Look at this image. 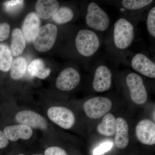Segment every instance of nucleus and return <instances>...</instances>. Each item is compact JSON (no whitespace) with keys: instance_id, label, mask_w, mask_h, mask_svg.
<instances>
[{"instance_id":"1","label":"nucleus","mask_w":155,"mask_h":155,"mask_svg":"<svg viewBox=\"0 0 155 155\" xmlns=\"http://www.w3.org/2000/svg\"><path fill=\"white\" fill-rule=\"evenodd\" d=\"M100 45L99 38L94 31L87 29L78 31L75 38V46L81 55L91 57L98 51Z\"/></svg>"},{"instance_id":"2","label":"nucleus","mask_w":155,"mask_h":155,"mask_svg":"<svg viewBox=\"0 0 155 155\" xmlns=\"http://www.w3.org/2000/svg\"><path fill=\"white\" fill-rule=\"evenodd\" d=\"M114 38L115 45L119 49L129 47L134 38L133 25L125 18L118 19L114 24Z\"/></svg>"},{"instance_id":"3","label":"nucleus","mask_w":155,"mask_h":155,"mask_svg":"<svg viewBox=\"0 0 155 155\" xmlns=\"http://www.w3.org/2000/svg\"><path fill=\"white\" fill-rule=\"evenodd\" d=\"M58 31L57 26L51 23L40 27L32 39L36 50L44 52L51 50L55 43Z\"/></svg>"},{"instance_id":"4","label":"nucleus","mask_w":155,"mask_h":155,"mask_svg":"<svg viewBox=\"0 0 155 155\" xmlns=\"http://www.w3.org/2000/svg\"><path fill=\"white\" fill-rule=\"evenodd\" d=\"M87 24L94 30L104 31L110 25V18L105 11L95 2L89 4L86 16Z\"/></svg>"},{"instance_id":"5","label":"nucleus","mask_w":155,"mask_h":155,"mask_svg":"<svg viewBox=\"0 0 155 155\" xmlns=\"http://www.w3.org/2000/svg\"><path fill=\"white\" fill-rule=\"evenodd\" d=\"M47 114L50 120L64 129H70L75 124V114L71 110L66 107H50L48 109Z\"/></svg>"},{"instance_id":"6","label":"nucleus","mask_w":155,"mask_h":155,"mask_svg":"<svg viewBox=\"0 0 155 155\" xmlns=\"http://www.w3.org/2000/svg\"><path fill=\"white\" fill-rule=\"evenodd\" d=\"M112 103L110 99L96 97L90 99L84 104L83 108L87 116L96 119L104 116L111 110Z\"/></svg>"},{"instance_id":"7","label":"nucleus","mask_w":155,"mask_h":155,"mask_svg":"<svg viewBox=\"0 0 155 155\" xmlns=\"http://www.w3.org/2000/svg\"><path fill=\"white\" fill-rule=\"evenodd\" d=\"M126 83L134 102L139 105L144 104L147 99V93L141 76L137 73H130L126 78Z\"/></svg>"},{"instance_id":"8","label":"nucleus","mask_w":155,"mask_h":155,"mask_svg":"<svg viewBox=\"0 0 155 155\" xmlns=\"http://www.w3.org/2000/svg\"><path fill=\"white\" fill-rule=\"evenodd\" d=\"M16 122L31 127L32 129L41 130H47L48 123L47 120L40 114L35 111L24 110L17 112L15 116Z\"/></svg>"},{"instance_id":"9","label":"nucleus","mask_w":155,"mask_h":155,"mask_svg":"<svg viewBox=\"0 0 155 155\" xmlns=\"http://www.w3.org/2000/svg\"><path fill=\"white\" fill-rule=\"evenodd\" d=\"M81 76L76 69L68 67L62 71L57 78L56 86L62 91H70L79 84Z\"/></svg>"},{"instance_id":"10","label":"nucleus","mask_w":155,"mask_h":155,"mask_svg":"<svg viewBox=\"0 0 155 155\" xmlns=\"http://www.w3.org/2000/svg\"><path fill=\"white\" fill-rule=\"evenodd\" d=\"M137 138L141 143L148 145L155 143V124L148 119H143L136 126Z\"/></svg>"},{"instance_id":"11","label":"nucleus","mask_w":155,"mask_h":155,"mask_svg":"<svg viewBox=\"0 0 155 155\" xmlns=\"http://www.w3.org/2000/svg\"><path fill=\"white\" fill-rule=\"evenodd\" d=\"M112 73L107 66L101 65L95 72L93 87L96 91L103 92L108 90L112 84Z\"/></svg>"},{"instance_id":"12","label":"nucleus","mask_w":155,"mask_h":155,"mask_svg":"<svg viewBox=\"0 0 155 155\" xmlns=\"http://www.w3.org/2000/svg\"><path fill=\"white\" fill-rule=\"evenodd\" d=\"M131 66L136 72L151 78H155V64L147 56L141 53L136 54L131 61Z\"/></svg>"},{"instance_id":"13","label":"nucleus","mask_w":155,"mask_h":155,"mask_svg":"<svg viewBox=\"0 0 155 155\" xmlns=\"http://www.w3.org/2000/svg\"><path fill=\"white\" fill-rule=\"evenodd\" d=\"M6 137L10 141L15 142L19 139L28 140L33 135V129L22 124L9 125L3 131Z\"/></svg>"},{"instance_id":"14","label":"nucleus","mask_w":155,"mask_h":155,"mask_svg":"<svg viewBox=\"0 0 155 155\" xmlns=\"http://www.w3.org/2000/svg\"><path fill=\"white\" fill-rule=\"evenodd\" d=\"M40 26V20L36 13L31 12L25 17L22 26V33L28 42L32 41Z\"/></svg>"},{"instance_id":"15","label":"nucleus","mask_w":155,"mask_h":155,"mask_svg":"<svg viewBox=\"0 0 155 155\" xmlns=\"http://www.w3.org/2000/svg\"><path fill=\"white\" fill-rule=\"evenodd\" d=\"M129 127L126 120L122 117L116 119V131L115 142L116 147L120 149L125 148L129 141Z\"/></svg>"},{"instance_id":"16","label":"nucleus","mask_w":155,"mask_h":155,"mask_svg":"<svg viewBox=\"0 0 155 155\" xmlns=\"http://www.w3.org/2000/svg\"><path fill=\"white\" fill-rule=\"evenodd\" d=\"M59 7V3L55 0H39L35 4L36 14L41 19H49L57 12Z\"/></svg>"},{"instance_id":"17","label":"nucleus","mask_w":155,"mask_h":155,"mask_svg":"<svg viewBox=\"0 0 155 155\" xmlns=\"http://www.w3.org/2000/svg\"><path fill=\"white\" fill-rule=\"evenodd\" d=\"M100 134L107 137L115 135L116 131V119L114 115L107 113L104 116L102 121L97 127Z\"/></svg>"},{"instance_id":"18","label":"nucleus","mask_w":155,"mask_h":155,"mask_svg":"<svg viewBox=\"0 0 155 155\" xmlns=\"http://www.w3.org/2000/svg\"><path fill=\"white\" fill-rule=\"evenodd\" d=\"M25 47V39L22 31L18 28L14 29L12 33L11 52L13 55L17 57L23 53Z\"/></svg>"},{"instance_id":"19","label":"nucleus","mask_w":155,"mask_h":155,"mask_svg":"<svg viewBox=\"0 0 155 155\" xmlns=\"http://www.w3.org/2000/svg\"><path fill=\"white\" fill-rule=\"evenodd\" d=\"M28 70L31 75L42 79L46 78L51 73V69L45 68L44 63L40 59L31 61L28 66Z\"/></svg>"},{"instance_id":"20","label":"nucleus","mask_w":155,"mask_h":155,"mask_svg":"<svg viewBox=\"0 0 155 155\" xmlns=\"http://www.w3.org/2000/svg\"><path fill=\"white\" fill-rule=\"evenodd\" d=\"M27 63L25 58L18 57L13 61L10 75L11 78L18 80L22 78L26 72Z\"/></svg>"},{"instance_id":"21","label":"nucleus","mask_w":155,"mask_h":155,"mask_svg":"<svg viewBox=\"0 0 155 155\" xmlns=\"http://www.w3.org/2000/svg\"><path fill=\"white\" fill-rule=\"evenodd\" d=\"M11 50L7 45L0 43V70L8 72L11 69L13 63Z\"/></svg>"},{"instance_id":"22","label":"nucleus","mask_w":155,"mask_h":155,"mask_svg":"<svg viewBox=\"0 0 155 155\" xmlns=\"http://www.w3.org/2000/svg\"><path fill=\"white\" fill-rule=\"evenodd\" d=\"M74 17V13L71 9L68 7H64L58 9L53 15L52 19L59 24H65L70 22Z\"/></svg>"},{"instance_id":"23","label":"nucleus","mask_w":155,"mask_h":155,"mask_svg":"<svg viewBox=\"0 0 155 155\" xmlns=\"http://www.w3.org/2000/svg\"><path fill=\"white\" fill-rule=\"evenodd\" d=\"M153 2L152 0H123L122 5L128 10H136L146 7Z\"/></svg>"},{"instance_id":"24","label":"nucleus","mask_w":155,"mask_h":155,"mask_svg":"<svg viewBox=\"0 0 155 155\" xmlns=\"http://www.w3.org/2000/svg\"><path fill=\"white\" fill-rule=\"evenodd\" d=\"M24 1L21 0H11L4 4V8L8 13L15 14L22 8Z\"/></svg>"},{"instance_id":"25","label":"nucleus","mask_w":155,"mask_h":155,"mask_svg":"<svg viewBox=\"0 0 155 155\" xmlns=\"http://www.w3.org/2000/svg\"><path fill=\"white\" fill-rule=\"evenodd\" d=\"M147 28L151 35L155 37V8L150 11L147 19Z\"/></svg>"},{"instance_id":"26","label":"nucleus","mask_w":155,"mask_h":155,"mask_svg":"<svg viewBox=\"0 0 155 155\" xmlns=\"http://www.w3.org/2000/svg\"><path fill=\"white\" fill-rule=\"evenodd\" d=\"M44 155H68L65 150L60 147H49L45 150Z\"/></svg>"},{"instance_id":"27","label":"nucleus","mask_w":155,"mask_h":155,"mask_svg":"<svg viewBox=\"0 0 155 155\" xmlns=\"http://www.w3.org/2000/svg\"><path fill=\"white\" fill-rule=\"evenodd\" d=\"M113 143L106 142L101 144L99 147L95 149L94 150V155H102L110 150L113 147Z\"/></svg>"},{"instance_id":"28","label":"nucleus","mask_w":155,"mask_h":155,"mask_svg":"<svg viewBox=\"0 0 155 155\" xmlns=\"http://www.w3.org/2000/svg\"><path fill=\"white\" fill-rule=\"evenodd\" d=\"M10 33V26L8 23H0V41L8 38Z\"/></svg>"},{"instance_id":"29","label":"nucleus","mask_w":155,"mask_h":155,"mask_svg":"<svg viewBox=\"0 0 155 155\" xmlns=\"http://www.w3.org/2000/svg\"><path fill=\"white\" fill-rule=\"evenodd\" d=\"M9 143V140L6 137L3 131L0 130V149L8 147Z\"/></svg>"},{"instance_id":"30","label":"nucleus","mask_w":155,"mask_h":155,"mask_svg":"<svg viewBox=\"0 0 155 155\" xmlns=\"http://www.w3.org/2000/svg\"><path fill=\"white\" fill-rule=\"evenodd\" d=\"M31 155H44L43 154H35Z\"/></svg>"},{"instance_id":"31","label":"nucleus","mask_w":155,"mask_h":155,"mask_svg":"<svg viewBox=\"0 0 155 155\" xmlns=\"http://www.w3.org/2000/svg\"><path fill=\"white\" fill-rule=\"evenodd\" d=\"M18 155H25L23 154H19Z\"/></svg>"}]
</instances>
